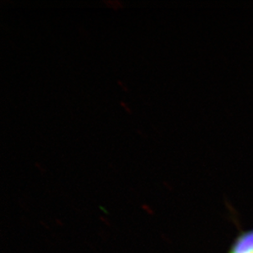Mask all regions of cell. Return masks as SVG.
I'll use <instances>...</instances> for the list:
<instances>
[{"label": "cell", "mask_w": 253, "mask_h": 253, "mask_svg": "<svg viewBox=\"0 0 253 253\" xmlns=\"http://www.w3.org/2000/svg\"></svg>", "instance_id": "7a4b0ae2"}, {"label": "cell", "mask_w": 253, "mask_h": 253, "mask_svg": "<svg viewBox=\"0 0 253 253\" xmlns=\"http://www.w3.org/2000/svg\"><path fill=\"white\" fill-rule=\"evenodd\" d=\"M229 253H253V229L242 232L232 244Z\"/></svg>", "instance_id": "6da1fadb"}]
</instances>
